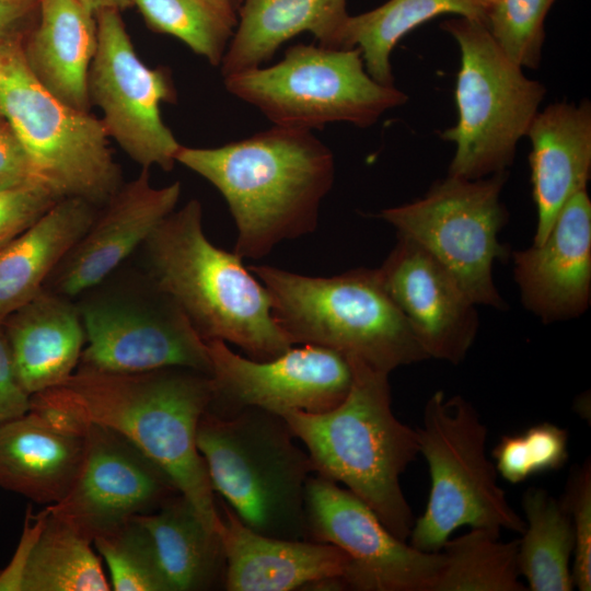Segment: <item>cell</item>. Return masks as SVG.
Here are the masks:
<instances>
[{
	"label": "cell",
	"instance_id": "cell-1",
	"mask_svg": "<svg viewBox=\"0 0 591 591\" xmlns=\"http://www.w3.org/2000/svg\"><path fill=\"white\" fill-rule=\"evenodd\" d=\"M211 395L210 375L189 368L130 373L77 368L62 384L32 395L31 409L74 431L94 424L118 432L158 464L217 531V500L196 441Z\"/></svg>",
	"mask_w": 591,
	"mask_h": 591
},
{
	"label": "cell",
	"instance_id": "cell-2",
	"mask_svg": "<svg viewBox=\"0 0 591 591\" xmlns=\"http://www.w3.org/2000/svg\"><path fill=\"white\" fill-rule=\"evenodd\" d=\"M175 160L220 192L237 229L233 252L253 259L315 230L335 175L311 130L280 126L217 148L181 146Z\"/></svg>",
	"mask_w": 591,
	"mask_h": 591
},
{
	"label": "cell",
	"instance_id": "cell-3",
	"mask_svg": "<svg viewBox=\"0 0 591 591\" xmlns=\"http://www.w3.org/2000/svg\"><path fill=\"white\" fill-rule=\"evenodd\" d=\"M139 250L143 273L204 340L234 344L255 360L273 359L293 346L273 315L267 289L243 258L206 236L197 199L166 216Z\"/></svg>",
	"mask_w": 591,
	"mask_h": 591
},
{
	"label": "cell",
	"instance_id": "cell-4",
	"mask_svg": "<svg viewBox=\"0 0 591 591\" xmlns=\"http://www.w3.org/2000/svg\"><path fill=\"white\" fill-rule=\"evenodd\" d=\"M347 359L352 384L340 404L281 417L305 445L315 474L343 484L407 542L415 519L401 476L419 453L417 431L393 414L389 373Z\"/></svg>",
	"mask_w": 591,
	"mask_h": 591
},
{
	"label": "cell",
	"instance_id": "cell-5",
	"mask_svg": "<svg viewBox=\"0 0 591 591\" xmlns=\"http://www.w3.org/2000/svg\"><path fill=\"white\" fill-rule=\"evenodd\" d=\"M286 420L247 407L227 416L205 412L197 448L213 493L250 530L309 541L305 491L314 468Z\"/></svg>",
	"mask_w": 591,
	"mask_h": 591
},
{
	"label": "cell",
	"instance_id": "cell-6",
	"mask_svg": "<svg viewBox=\"0 0 591 591\" xmlns=\"http://www.w3.org/2000/svg\"><path fill=\"white\" fill-rule=\"evenodd\" d=\"M248 269L267 289L273 315L293 345L325 347L389 374L428 359L376 269L332 277L267 265Z\"/></svg>",
	"mask_w": 591,
	"mask_h": 591
},
{
	"label": "cell",
	"instance_id": "cell-7",
	"mask_svg": "<svg viewBox=\"0 0 591 591\" xmlns=\"http://www.w3.org/2000/svg\"><path fill=\"white\" fill-rule=\"evenodd\" d=\"M416 431L431 486L426 509L408 537L413 547L440 552L463 525L523 533L524 519L498 485L497 470L486 455L487 427L472 403L434 392Z\"/></svg>",
	"mask_w": 591,
	"mask_h": 591
},
{
	"label": "cell",
	"instance_id": "cell-8",
	"mask_svg": "<svg viewBox=\"0 0 591 591\" xmlns=\"http://www.w3.org/2000/svg\"><path fill=\"white\" fill-rule=\"evenodd\" d=\"M23 40L22 30L0 39V114L61 198L104 206L123 185L105 126L40 84L26 63Z\"/></svg>",
	"mask_w": 591,
	"mask_h": 591
},
{
	"label": "cell",
	"instance_id": "cell-9",
	"mask_svg": "<svg viewBox=\"0 0 591 591\" xmlns=\"http://www.w3.org/2000/svg\"><path fill=\"white\" fill-rule=\"evenodd\" d=\"M440 27L461 53L455 85L459 118L441 134L455 144L448 175L477 179L508 171L546 89L502 53L484 22L459 16Z\"/></svg>",
	"mask_w": 591,
	"mask_h": 591
},
{
	"label": "cell",
	"instance_id": "cell-10",
	"mask_svg": "<svg viewBox=\"0 0 591 591\" xmlns=\"http://www.w3.org/2000/svg\"><path fill=\"white\" fill-rule=\"evenodd\" d=\"M224 86L275 126L306 130L336 121L367 128L407 101L403 91L367 72L357 47L297 44L274 66L224 77Z\"/></svg>",
	"mask_w": 591,
	"mask_h": 591
},
{
	"label": "cell",
	"instance_id": "cell-11",
	"mask_svg": "<svg viewBox=\"0 0 591 591\" xmlns=\"http://www.w3.org/2000/svg\"><path fill=\"white\" fill-rule=\"evenodd\" d=\"M76 302L85 332L78 368L144 372L170 367L211 373L207 343L143 271L108 276Z\"/></svg>",
	"mask_w": 591,
	"mask_h": 591
},
{
	"label": "cell",
	"instance_id": "cell-12",
	"mask_svg": "<svg viewBox=\"0 0 591 591\" xmlns=\"http://www.w3.org/2000/svg\"><path fill=\"white\" fill-rule=\"evenodd\" d=\"M508 171L467 179L448 175L412 202L386 208L380 218L442 264L476 305L506 310L494 282L497 259L509 250L499 241L508 220L500 199Z\"/></svg>",
	"mask_w": 591,
	"mask_h": 591
},
{
	"label": "cell",
	"instance_id": "cell-13",
	"mask_svg": "<svg viewBox=\"0 0 591 591\" xmlns=\"http://www.w3.org/2000/svg\"><path fill=\"white\" fill-rule=\"evenodd\" d=\"M97 49L89 71L91 105L103 112L107 135L142 169L169 172L182 144L164 124L162 103H175L166 67L150 68L137 55L119 11L95 14Z\"/></svg>",
	"mask_w": 591,
	"mask_h": 591
},
{
	"label": "cell",
	"instance_id": "cell-14",
	"mask_svg": "<svg viewBox=\"0 0 591 591\" xmlns=\"http://www.w3.org/2000/svg\"><path fill=\"white\" fill-rule=\"evenodd\" d=\"M212 395L207 412L227 416L247 407L279 416L323 413L340 404L352 384L341 354L315 345L291 347L269 360L243 357L218 339L207 340Z\"/></svg>",
	"mask_w": 591,
	"mask_h": 591
},
{
	"label": "cell",
	"instance_id": "cell-15",
	"mask_svg": "<svg viewBox=\"0 0 591 591\" xmlns=\"http://www.w3.org/2000/svg\"><path fill=\"white\" fill-rule=\"evenodd\" d=\"M309 541L332 544L350 560L347 589L432 591L442 552L427 553L392 534L355 494L320 475L306 484Z\"/></svg>",
	"mask_w": 591,
	"mask_h": 591
},
{
	"label": "cell",
	"instance_id": "cell-16",
	"mask_svg": "<svg viewBox=\"0 0 591 591\" xmlns=\"http://www.w3.org/2000/svg\"><path fill=\"white\" fill-rule=\"evenodd\" d=\"M77 431L84 437L78 475L67 496L46 509L92 542L181 494L158 464L118 432L94 424Z\"/></svg>",
	"mask_w": 591,
	"mask_h": 591
},
{
	"label": "cell",
	"instance_id": "cell-17",
	"mask_svg": "<svg viewBox=\"0 0 591 591\" xmlns=\"http://www.w3.org/2000/svg\"><path fill=\"white\" fill-rule=\"evenodd\" d=\"M376 270L428 359L452 364L463 361L476 338L479 320L477 305L453 275L401 235Z\"/></svg>",
	"mask_w": 591,
	"mask_h": 591
},
{
	"label": "cell",
	"instance_id": "cell-18",
	"mask_svg": "<svg viewBox=\"0 0 591 591\" xmlns=\"http://www.w3.org/2000/svg\"><path fill=\"white\" fill-rule=\"evenodd\" d=\"M179 196V182L154 187L149 170L142 169L97 212L89 230L54 269L44 288L73 299L105 280L175 210Z\"/></svg>",
	"mask_w": 591,
	"mask_h": 591
},
{
	"label": "cell",
	"instance_id": "cell-19",
	"mask_svg": "<svg viewBox=\"0 0 591 591\" xmlns=\"http://www.w3.org/2000/svg\"><path fill=\"white\" fill-rule=\"evenodd\" d=\"M512 257L525 309L544 323L583 314L591 300V200L587 189L564 205L541 244L515 251Z\"/></svg>",
	"mask_w": 591,
	"mask_h": 591
},
{
	"label": "cell",
	"instance_id": "cell-20",
	"mask_svg": "<svg viewBox=\"0 0 591 591\" xmlns=\"http://www.w3.org/2000/svg\"><path fill=\"white\" fill-rule=\"evenodd\" d=\"M217 532L224 557L228 591L345 590L350 560L338 547L306 540L258 534L223 501H217Z\"/></svg>",
	"mask_w": 591,
	"mask_h": 591
},
{
	"label": "cell",
	"instance_id": "cell-21",
	"mask_svg": "<svg viewBox=\"0 0 591 591\" xmlns=\"http://www.w3.org/2000/svg\"><path fill=\"white\" fill-rule=\"evenodd\" d=\"M537 222L533 244L548 235L564 205L591 175V104L556 102L538 111L526 134Z\"/></svg>",
	"mask_w": 591,
	"mask_h": 591
},
{
	"label": "cell",
	"instance_id": "cell-22",
	"mask_svg": "<svg viewBox=\"0 0 591 591\" xmlns=\"http://www.w3.org/2000/svg\"><path fill=\"white\" fill-rule=\"evenodd\" d=\"M83 453L81 432L31 409L0 425V487L55 505L71 489Z\"/></svg>",
	"mask_w": 591,
	"mask_h": 591
},
{
	"label": "cell",
	"instance_id": "cell-23",
	"mask_svg": "<svg viewBox=\"0 0 591 591\" xmlns=\"http://www.w3.org/2000/svg\"><path fill=\"white\" fill-rule=\"evenodd\" d=\"M1 324L20 382L31 396L62 384L77 370L86 338L72 299L43 288Z\"/></svg>",
	"mask_w": 591,
	"mask_h": 591
},
{
	"label": "cell",
	"instance_id": "cell-24",
	"mask_svg": "<svg viewBox=\"0 0 591 591\" xmlns=\"http://www.w3.org/2000/svg\"><path fill=\"white\" fill-rule=\"evenodd\" d=\"M95 14L78 0H38L37 24L23 40L26 63L53 95L90 112L89 71L97 49Z\"/></svg>",
	"mask_w": 591,
	"mask_h": 591
},
{
	"label": "cell",
	"instance_id": "cell-25",
	"mask_svg": "<svg viewBox=\"0 0 591 591\" xmlns=\"http://www.w3.org/2000/svg\"><path fill=\"white\" fill-rule=\"evenodd\" d=\"M347 0H243L221 61L224 77L260 67L292 37L309 32L327 48H340L349 18Z\"/></svg>",
	"mask_w": 591,
	"mask_h": 591
},
{
	"label": "cell",
	"instance_id": "cell-26",
	"mask_svg": "<svg viewBox=\"0 0 591 591\" xmlns=\"http://www.w3.org/2000/svg\"><path fill=\"white\" fill-rule=\"evenodd\" d=\"M96 208L80 198H61L0 251V323L43 290L95 220Z\"/></svg>",
	"mask_w": 591,
	"mask_h": 591
},
{
	"label": "cell",
	"instance_id": "cell-27",
	"mask_svg": "<svg viewBox=\"0 0 591 591\" xmlns=\"http://www.w3.org/2000/svg\"><path fill=\"white\" fill-rule=\"evenodd\" d=\"M93 542L46 508L26 518L16 549L21 560L18 591H108Z\"/></svg>",
	"mask_w": 591,
	"mask_h": 591
},
{
	"label": "cell",
	"instance_id": "cell-28",
	"mask_svg": "<svg viewBox=\"0 0 591 591\" xmlns=\"http://www.w3.org/2000/svg\"><path fill=\"white\" fill-rule=\"evenodd\" d=\"M150 534L169 591L224 586L225 557L217 531L206 526L182 494L154 512L137 517Z\"/></svg>",
	"mask_w": 591,
	"mask_h": 591
},
{
	"label": "cell",
	"instance_id": "cell-29",
	"mask_svg": "<svg viewBox=\"0 0 591 591\" xmlns=\"http://www.w3.org/2000/svg\"><path fill=\"white\" fill-rule=\"evenodd\" d=\"M442 14L485 23L486 5L479 0H389L380 7L349 15L340 48L361 50L367 72L378 82L394 85L391 54L410 31Z\"/></svg>",
	"mask_w": 591,
	"mask_h": 591
},
{
	"label": "cell",
	"instance_id": "cell-30",
	"mask_svg": "<svg viewBox=\"0 0 591 591\" xmlns=\"http://www.w3.org/2000/svg\"><path fill=\"white\" fill-rule=\"evenodd\" d=\"M525 529L519 540L518 564L531 591H571L570 559L575 533L560 499L545 489L529 488L522 497Z\"/></svg>",
	"mask_w": 591,
	"mask_h": 591
},
{
	"label": "cell",
	"instance_id": "cell-31",
	"mask_svg": "<svg viewBox=\"0 0 591 591\" xmlns=\"http://www.w3.org/2000/svg\"><path fill=\"white\" fill-rule=\"evenodd\" d=\"M444 563L432 591H528L520 580L519 540L505 542L500 531L472 528L449 538Z\"/></svg>",
	"mask_w": 591,
	"mask_h": 591
},
{
	"label": "cell",
	"instance_id": "cell-32",
	"mask_svg": "<svg viewBox=\"0 0 591 591\" xmlns=\"http://www.w3.org/2000/svg\"><path fill=\"white\" fill-rule=\"evenodd\" d=\"M147 26L187 45L212 66H220L236 23L208 0H131Z\"/></svg>",
	"mask_w": 591,
	"mask_h": 591
},
{
	"label": "cell",
	"instance_id": "cell-33",
	"mask_svg": "<svg viewBox=\"0 0 591 591\" xmlns=\"http://www.w3.org/2000/svg\"><path fill=\"white\" fill-rule=\"evenodd\" d=\"M93 544L111 573L115 591H169L149 532L137 517Z\"/></svg>",
	"mask_w": 591,
	"mask_h": 591
},
{
	"label": "cell",
	"instance_id": "cell-34",
	"mask_svg": "<svg viewBox=\"0 0 591 591\" xmlns=\"http://www.w3.org/2000/svg\"><path fill=\"white\" fill-rule=\"evenodd\" d=\"M555 0H493L485 25L502 53L521 68L536 69L545 40L544 22Z\"/></svg>",
	"mask_w": 591,
	"mask_h": 591
},
{
	"label": "cell",
	"instance_id": "cell-35",
	"mask_svg": "<svg viewBox=\"0 0 591 591\" xmlns=\"http://www.w3.org/2000/svg\"><path fill=\"white\" fill-rule=\"evenodd\" d=\"M569 512L575 549L571 567L573 584L580 591L591 590V464L588 459L572 467L564 496L560 498Z\"/></svg>",
	"mask_w": 591,
	"mask_h": 591
},
{
	"label": "cell",
	"instance_id": "cell-36",
	"mask_svg": "<svg viewBox=\"0 0 591 591\" xmlns=\"http://www.w3.org/2000/svg\"><path fill=\"white\" fill-rule=\"evenodd\" d=\"M60 199L44 182L0 189V251Z\"/></svg>",
	"mask_w": 591,
	"mask_h": 591
},
{
	"label": "cell",
	"instance_id": "cell-37",
	"mask_svg": "<svg viewBox=\"0 0 591 591\" xmlns=\"http://www.w3.org/2000/svg\"><path fill=\"white\" fill-rule=\"evenodd\" d=\"M522 434L534 474L558 470L566 463L569 441L567 430L551 422H541Z\"/></svg>",
	"mask_w": 591,
	"mask_h": 591
},
{
	"label": "cell",
	"instance_id": "cell-38",
	"mask_svg": "<svg viewBox=\"0 0 591 591\" xmlns=\"http://www.w3.org/2000/svg\"><path fill=\"white\" fill-rule=\"evenodd\" d=\"M35 182L46 183L14 129L0 114V189Z\"/></svg>",
	"mask_w": 591,
	"mask_h": 591
},
{
	"label": "cell",
	"instance_id": "cell-39",
	"mask_svg": "<svg viewBox=\"0 0 591 591\" xmlns=\"http://www.w3.org/2000/svg\"><path fill=\"white\" fill-rule=\"evenodd\" d=\"M31 410V395L18 376L3 326L0 323V425Z\"/></svg>",
	"mask_w": 591,
	"mask_h": 591
},
{
	"label": "cell",
	"instance_id": "cell-40",
	"mask_svg": "<svg viewBox=\"0 0 591 591\" xmlns=\"http://www.w3.org/2000/svg\"><path fill=\"white\" fill-rule=\"evenodd\" d=\"M493 456L497 473L511 484L522 483L534 475L523 434L503 436Z\"/></svg>",
	"mask_w": 591,
	"mask_h": 591
},
{
	"label": "cell",
	"instance_id": "cell-41",
	"mask_svg": "<svg viewBox=\"0 0 591 591\" xmlns=\"http://www.w3.org/2000/svg\"><path fill=\"white\" fill-rule=\"evenodd\" d=\"M37 5L38 0H0V38L22 30Z\"/></svg>",
	"mask_w": 591,
	"mask_h": 591
},
{
	"label": "cell",
	"instance_id": "cell-42",
	"mask_svg": "<svg viewBox=\"0 0 591 591\" xmlns=\"http://www.w3.org/2000/svg\"><path fill=\"white\" fill-rule=\"evenodd\" d=\"M93 14L105 10L123 11L132 5L131 0H78Z\"/></svg>",
	"mask_w": 591,
	"mask_h": 591
},
{
	"label": "cell",
	"instance_id": "cell-43",
	"mask_svg": "<svg viewBox=\"0 0 591 591\" xmlns=\"http://www.w3.org/2000/svg\"><path fill=\"white\" fill-rule=\"evenodd\" d=\"M229 19L237 24L239 11L243 0H208Z\"/></svg>",
	"mask_w": 591,
	"mask_h": 591
},
{
	"label": "cell",
	"instance_id": "cell-44",
	"mask_svg": "<svg viewBox=\"0 0 591 591\" xmlns=\"http://www.w3.org/2000/svg\"><path fill=\"white\" fill-rule=\"evenodd\" d=\"M484 5H487L489 2H491L493 0H479Z\"/></svg>",
	"mask_w": 591,
	"mask_h": 591
},
{
	"label": "cell",
	"instance_id": "cell-45",
	"mask_svg": "<svg viewBox=\"0 0 591 591\" xmlns=\"http://www.w3.org/2000/svg\"><path fill=\"white\" fill-rule=\"evenodd\" d=\"M3 38V37H2ZM1 39V38H0Z\"/></svg>",
	"mask_w": 591,
	"mask_h": 591
}]
</instances>
